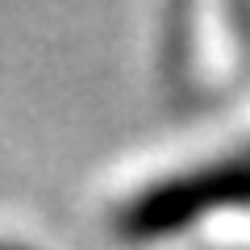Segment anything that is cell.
I'll return each instance as SVG.
<instances>
[{"instance_id":"6da1fadb","label":"cell","mask_w":250,"mask_h":250,"mask_svg":"<svg viewBox=\"0 0 250 250\" xmlns=\"http://www.w3.org/2000/svg\"><path fill=\"white\" fill-rule=\"evenodd\" d=\"M225 213H250V142L146 184L125 200L121 229L129 238H179Z\"/></svg>"},{"instance_id":"7a4b0ae2","label":"cell","mask_w":250,"mask_h":250,"mask_svg":"<svg viewBox=\"0 0 250 250\" xmlns=\"http://www.w3.org/2000/svg\"><path fill=\"white\" fill-rule=\"evenodd\" d=\"M9 250H38V246H25L21 238H9Z\"/></svg>"}]
</instances>
